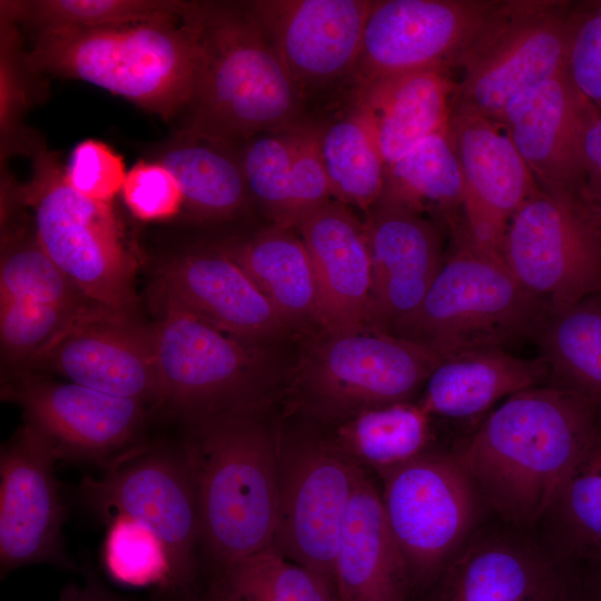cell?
Here are the masks:
<instances>
[{
	"label": "cell",
	"instance_id": "cell-1",
	"mask_svg": "<svg viewBox=\"0 0 601 601\" xmlns=\"http://www.w3.org/2000/svg\"><path fill=\"white\" fill-rule=\"evenodd\" d=\"M599 420L582 395L543 384L501 402L455 453L485 508L533 533Z\"/></svg>",
	"mask_w": 601,
	"mask_h": 601
},
{
	"label": "cell",
	"instance_id": "cell-2",
	"mask_svg": "<svg viewBox=\"0 0 601 601\" xmlns=\"http://www.w3.org/2000/svg\"><path fill=\"white\" fill-rule=\"evenodd\" d=\"M204 7L185 19L118 28H38L24 60L33 71L91 83L170 120L196 93Z\"/></svg>",
	"mask_w": 601,
	"mask_h": 601
},
{
	"label": "cell",
	"instance_id": "cell-3",
	"mask_svg": "<svg viewBox=\"0 0 601 601\" xmlns=\"http://www.w3.org/2000/svg\"><path fill=\"white\" fill-rule=\"evenodd\" d=\"M270 404L227 411L193 426L188 449L199 546L223 568L270 546L278 513V425Z\"/></svg>",
	"mask_w": 601,
	"mask_h": 601
},
{
	"label": "cell",
	"instance_id": "cell-4",
	"mask_svg": "<svg viewBox=\"0 0 601 601\" xmlns=\"http://www.w3.org/2000/svg\"><path fill=\"white\" fill-rule=\"evenodd\" d=\"M190 134L229 145L295 122L302 92L246 4L205 3Z\"/></svg>",
	"mask_w": 601,
	"mask_h": 601
},
{
	"label": "cell",
	"instance_id": "cell-5",
	"mask_svg": "<svg viewBox=\"0 0 601 601\" xmlns=\"http://www.w3.org/2000/svg\"><path fill=\"white\" fill-rule=\"evenodd\" d=\"M418 306L391 334L418 343L441 358L503 348L534 336L545 307L512 275L502 257L476 246L463 225Z\"/></svg>",
	"mask_w": 601,
	"mask_h": 601
},
{
	"label": "cell",
	"instance_id": "cell-6",
	"mask_svg": "<svg viewBox=\"0 0 601 601\" xmlns=\"http://www.w3.org/2000/svg\"><path fill=\"white\" fill-rule=\"evenodd\" d=\"M31 147L30 177L17 196L33 210L40 246L91 303L130 317L137 263L111 205L79 194L55 152Z\"/></svg>",
	"mask_w": 601,
	"mask_h": 601
},
{
	"label": "cell",
	"instance_id": "cell-7",
	"mask_svg": "<svg viewBox=\"0 0 601 601\" xmlns=\"http://www.w3.org/2000/svg\"><path fill=\"white\" fill-rule=\"evenodd\" d=\"M150 327L159 406L191 425L217 414L270 404L273 378L254 344L215 327L161 294Z\"/></svg>",
	"mask_w": 601,
	"mask_h": 601
},
{
	"label": "cell",
	"instance_id": "cell-8",
	"mask_svg": "<svg viewBox=\"0 0 601 601\" xmlns=\"http://www.w3.org/2000/svg\"><path fill=\"white\" fill-rule=\"evenodd\" d=\"M383 509L413 595L427 592L487 510L455 451H427L380 475Z\"/></svg>",
	"mask_w": 601,
	"mask_h": 601
},
{
	"label": "cell",
	"instance_id": "cell-9",
	"mask_svg": "<svg viewBox=\"0 0 601 601\" xmlns=\"http://www.w3.org/2000/svg\"><path fill=\"white\" fill-rule=\"evenodd\" d=\"M366 475L333 434L314 425H278V513L270 546L334 585L344 518Z\"/></svg>",
	"mask_w": 601,
	"mask_h": 601
},
{
	"label": "cell",
	"instance_id": "cell-10",
	"mask_svg": "<svg viewBox=\"0 0 601 601\" xmlns=\"http://www.w3.org/2000/svg\"><path fill=\"white\" fill-rule=\"evenodd\" d=\"M572 1L497 0L461 57L454 106L494 121L519 95L564 71Z\"/></svg>",
	"mask_w": 601,
	"mask_h": 601
},
{
	"label": "cell",
	"instance_id": "cell-11",
	"mask_svg": "<svg viewBox=\"0 0 601 601\" xmlns=\"http://www.w3.org/2000/svg\"><path fill=\"white\" fill-rule=\"evenodd\" d=\"M501 256L545 311L601 293V207L585 190L530 197L511 219Z\"/></svg>",
	"mask_w": 601,
	"mask_h": 601
},
{
	"label": "cell",
	"instance_id": "cell-12",
	"mask_svg": "<svg viewBox=\"0 0 601 601\" xmlns=\"http://www.w3.org/2000/svg\"><path fill=\"white\" fill-rule=\"evenodd\" d=\"M441 359L382 331L325 333L302 368L296 402L314 420L338 424L367 408L412 402Z\"/></svg>",
	"mask_w": 601,
	"mask_h": 601
},
{
	"label": "cell",
	"instance_id": "cell-13",
	"mask_svg": "<svg viewBox=\"0 0 601 601\" xmlns=\"http://www.w3.org/2000/svg\"><path fill=\"white\" fill-rule=\"evenodd\" d=\"M79 495L105 523L116 516H128L158 536L171 563L169 589L194 585L199 520L186 443H146L105 470L101 476L85 475Z\"/></svg>",
	"mask_w": 601,
	"mask_h": 601
},
{
	"label": "cell",
	"instance_id": "cell-14",
	"mask_svg": "<svg viewBox=\"0 0 601 601\" xmlns=\"http://www.w3.org/2000/svg\"><path fill=\"white\" fill-rule=\"evenodd\" d=\"M24 424L58 461L91 464L104 471L145 445L148 405L69 381L20 373L2 386Z\"/></svg>",
	"mask_w": 601,
	"mask_h": 601
},
{
	"label": "cell",
	"instance_id": "cell-15",
	"mask_svg": "<svg viewBox=\"0 0 601 601\" xmlns=\"http://www.w3.org/2000/svg\"><path fill=\"white\" fill-rule=\"evenodd\" d=\"M496 3V0L373 1L352 73L358 86L422 70L454 73Z\"/></svg>",
	"mask_w": 601,
	"mask_h": 601
},
{
	"label": "cell",
	"instance_id": "cell-16",
	"mask_svg": "<svg viewBox=\"0 0 601 601\" xmlns=\"http://www.w3.org/2000/svg\"><path fill=\"white\" fill-rule=\"evenodd\" d=\"M427 595V601H579V579L535 534L500 521L481 525Z\"/></svg>",
	"mask_w": 601,
	"mask_h": 601
},
{
	"label": "cell",
	"instance_id": "cell-17",
	"mask_svg": "<svg viewBox=\"0 0 601 601\" xmlns=\"http://www.w3.org/2000/svg\"><path fill=\"white\" fill-rule=\"evenodd\" d=\"M57 460L23 424L0 450V577L30 564L69 570Z\"/></svg>",
	"mask_w": 601,
	"mask_h": 601
},
{
	"label": "cell",
	"instance_id": "cell-18",
	"mask_svg": "<svg viewBox=\"0 0 601 601\" xmlns=\"http://www.w3.org/2000/svg\"><path fill=\"white\" fill-rule=\"evenodd\" d=\"M449 128L462 173L464 230L501 256L511 219L541 188L500 122L453 107Z\"/></svg>",
	"mask_w": 601,
	"mask_h": 601
},
{
	"label": "cell",
	"instance_id": "cell-19",
	"mask_svg": "<svg viewBox=\"0 0 601 601\" xmlns=\"http://www.w3.org/2000/svg\"><path fill=\"white\" fill-rule=\"evenodd\" d=\"M30 363L66 381L159 406L150 327L98 309L58 335Z\"/></svg>",
	"mask_w": 601,
	"mask_h": 601
},
{
	"label": "cell",
	"instance_id": "cell-20",
	"mask_svg": "<svg viewBox=\"0 0 601 601\" xmlns=\"http://www.w3.org/2000/svg\"><path fill=\"white\" fill-rule=\"evenodd\" d=\"M368 0H262L246 7L264 29L302 93L352 73Z\"/></svg>",
	"mask_w": 601,
	"mask_h": 601
},
{
	"label": "cell",
	"instance_id": "cell-21",
	"mask_svg": "<svg viewBox=\"0 0 601 601\" xmlns=\"http://www.w3.org/2000/svg\"><path fill=\"white\" fill-rule=\"evenodd\" d=\"M372 265L366 328L391 333L422 302L444 260L440 221L376 203L363 221Z\"/></svg>",
	"mask_w": 601,
	"mask_h": 601
},
{
	"label": "cell",
	"instance_id": "cell-22",
	"mask_svg": "<svg viewBox=\"0 0 601 601\" xmlns=\"http://www.w3.org/2000/svg\"><path fill=\"white\" fill-rule=\"evenodd\" d=\"M591 105L560 72L528 89L499 122L544 191L585 190L582 139Z\"/></svg>",
	"mask_w": 601,
	"mask_h": 601
},
{
	"label": "cell",
	"instance_id": "cell-23",
	"mask_svg": "<svg viewBox=\"0 0 601 601\" xmlns=\"http://www.w3.org/2000/svg\"><path fill=\"white\" fill-rule=\"evenodd\" d=\"M156 275L161 294L250 344L289 327L242 267L214 246L165 258Z\"/></svg>",
	"mask_w": 601,
	"mask_h": 601
},
{
	"label": "cell",
	"instance_id": "cell-24",
	"mask_svg": "<svg viewBox=\"0 0 601 601\" xmlns=\"http://www.w3.org/2000/svg\"><path fill=\"white\" fill-rule=\"evenodd\" d=\"M297 228L312 260L325 333L365 329L372 265L363 221L346 205L332 200Z\"/></svg>",
	"mask_w": 601,
	"mask_h": 601
},
{
	"label": "cell",
	"instance_id": "cell-25",
	"mask_svg": "<svg viewBox=\"0 0 601 601\" xmlns=\"http://www.w3.org/2000/svg\"><path fill=\"white\" fill-rule=\"evenodd\" d=\"M338 601H411L412 587L381 492L366 475L345 514L334 561Z\"/></svg>",
	"mask_w": 601,
	"mask_h": 601
},
{
	"label": "cell",
	"instance_id": "cell-26",
	"mask_svg": "<svg viewBox=\"0 0 601 601\" xmlns=\"http://www.w3.org/2000/svg\"><path fill=\"white\" fill-rule=\"evenodd\" d=\"M446 70H422L357 87L354 108L370 126L387 165L427 137L449 128L456 79Z\"/></svg>",
	"mask_w": 601,
	"mask_h": 601
},
{
	"label": "cell",
	"instance_id": "cell-27",
	"mask_svg": "<svg viewBox=\"0 0 601 601\" xmlns=\"http://www.w3.org/2000/svg\"><path fill=\"white\" fill-rule=\"evenodd\" d=\"M541 356L522 358L503 348H481L442 358L418 404L431 415L474 418L521 391L548 383Z\"/></svg>",
	"mask_w": 601,
	"mask_h": 601
},
{
	"label": "cell",
	"instance_id": "cell-28",
	"mask_svg": "<svg viewBox=\"0 0 601 601\" xmlns=\"http://www.w3.org/2000/svg\"><path fill=\"white\" fill-rule=\"evenodd\" d=\"M214 247L242 267L288 326H321L312 260L292 228L273 225L250 237Z\"/></svg>",
	"mask_w": 601,
	"mask_h": 601
},
{
	"label": "cell",
	"instance_id": "cell-29",
	"mask_svg": "<svg viewBox=\"0 0 601 601\" xmlns=\"http://www.w3.org/2000/svg\"><path fill=\"white\" fill-rule=\"evenodd\" d=\"M533 534L575 571L601 561V413Z\"/></svg>",
	"mask_w": 601,
	"mask_h": 601
},
{
	"label": "cell",
	"instance_id": "cell-30",
	"mask_svg": "<svg viewBox=\"0 0 601 601\" xmlns=\"http://www.w3.org/2000/svg\"><path fill=\"white\" fill-rule=\"evenodd\" d=\"M462 198V173L447 128L386 166L377 203L430 215L449 231L463 223Z\"/></svg>",
	"mask_w": 601,
	"mask_h": 601
},
{
	"label": "cell",
	"instance_id": "cell-31",
	"mask_svg": "<svg viewBox=\"0 0 601 601\" xmlns=\"http://www.w3.org/2000/svg\"><path fill=\"white\" fill-rule=\"evenodd\" d=\"M227 147L183 130L157 154V161L176 178L184 207L194 218L228 219L250 198L239 156Z\"/></svg>",
	"mask_w": 601,
	"mask_h": 601
},
{
	"label": "cell",
	"instance_id": "cell-32",
	"mask_svg": "<svg viewBox=\"0 0 601 601\" xmlns=\"http://www.w3.org/2000/svg\"><path fill=\"white\" fill-rule=\"evenodd\" d=\"M548 383L578 393L601 413V293L545 312L534 335Z\"/></svg>",
	"mask_w": 601,
	"mask_h": 601
},
{
	"label": "cell",
	"instance_id": "cell-33",
	"mask_svg": "<svg viewBox=\"0 0 601 601\" xmlns=\"http://www.w3.org/2000/svg\"><path fill=\"white\" fill-rule=\"evenodd\" d=\"M431 415L413 402L364 410L336 424L337 444L380 475L430 451Z\"/></svg>",
	"mask_w": 601,
	"mask_h": 601
},
{
	"label": "cell",
	"instance_id": "cell-34",
	"mask_svg": "<svg viewBox=\"0 0 601 601\" xmlns=\"http://www.w3.org/2000/svg\"><path fill=\"white\" fill-rule=\"evenodd\" d=\"M319 150L334 200L368 211L382 195L385 161L354 107L319 129Z\"/></svg>",
	"mask_w": 601,
	"mask_h": 601
},
{
	"label": "cell",
	"instance_id": "cell-35",
	"mask_svg": "<svg viewBox=\"0 0 601 601\" xmlns=\"http://www.w3.org/2000/svg\"><path fill=\"white\" fill-rule=\"evenodd\" d=\"M208 590L219 601H338L333 584L272 546L216 569Z\"/></svg>",
	"mask_w": 601,
	"mask_h": 601
},
{
	"label": "cell",
	"instance_id": "cell-36",
	"mask_svg": "<svg viewBox=\"0 0 601 601\" xmlns=\"http://www.w3.org/2000/svg\"><path fill=\"white\" fill-rule=\"evenodd\" d=\"M203 2L176 0H37L4 2L10 20H27L37 28H118L155 20L185 19Z\"/></svg>",
	"mask_w": 601,
	"mask_h": 601
},
{
	"label": "cell",
	"instance_id": "cell-37",
	"mask_svg": "<svg viewBox=\"0 0 601 601\" xmlns=\"http://www.w3.org/2000/svg\"><path fill=\"white\" fill-rule=\"evenodd\" d=\"M296 124L250 138L239 155L249 196L273 225L286 228L298 226L294 175Z\"/></svg>",
	"mask_w": 601,
	"mask_h": 601
},
{
	"label": "cell",
	"instance_id": "cell-38",
	"mask_svg": "<svg viewBox=\"0 0 601 601\" xmlns=\"http://www.w3.org/2000/svg\"><path fill=\"white\" fill-rule=\"evenodd\" d=\"M29 299L76 312L101 308L91 303L40 246L36 234L3 238L0 302Z\"/></svg>",
	"mask_w": 601,
	"mask_h": 601
},
{
	"label": "cell",
	"instance_id": "cell-39",
	"mask_svg": "<svg viewBox=\"0 0 601 601\" xmlns=\"http://www.w3.org/2000/svg\"><path fill=\"white\" fill-rule=\"evenodd\" d=\"M102 564L108 575L121 585L166 590L173 584L165 545L151 530L128 516L107 522Z\"/></svg>",
	"mask_w": 601,
	"mask_h": 601
},
{
	"label": "cell",
	"instance_id": "cell-40",
	"mask_svg": "<svg viewBox=\"0 0 601 601\" xmlns=\"http://www.w3.org/2000/svg\"><path fill=\"white\" fill-rule=\"evenodd\" d=\"M104 308L76 312L29 299L0 302L2 358L10 365L30 363L58 335L80 318Z\"/></svg>",
	"mask_w": 601,
	"mask_h": 601
},
{
	"label": "cell",
	"instance_id": "cell-41",
	"mask_svg": "<svg viewBox=\"0 0 601 601\" xmlns=\"http://www.w3.org/2000/svg\"><path fill=\"white\" fill-rule=\"evenodd\" d=\"M564 75L601 111V1H572Z\"/></svg>",
	"mask_w": 601,
	"mask_h": 601
},
{
	"label": "cell",
	"instance_id": "cell-42",
	"mask_svg": "<svg viewBox=\"0 0 601 601\" xmlns=\"http://www.w3.org/2000/svg\"><path fill=\"white\" fill-rule=\"evenodd\" d=\"M121 195L127 208L141 221L173 219L184 207L176 178L157 160L137 161L127 171Z\"/></svg>",
	"mask_w": 601,
	"mask_h": 601
},
{
	"label": "cell",
	"instance_id": "cell-43",
	"mask_svg": "<svg viewBox=\"0 0 601 601\" xmlns=\"http://www.w3.org/2000/svg\"><path fill=\"white\" fill-rule=\"evenodd\" d=\"M65 174L79 194L110 205L121 193L127 176L122 157L98 139H86L76 145Z\"/></svg>",
	"mask_w": 601,
	"mask_h": 601
},
{
	"label": "cell",
	"instance_id": "cell-44",
	"mask_svg": "<svg viewBox=\"0 0 601 601\" xmlns=\"http://www.w3.org/2000/svg\"><path fill=\"white\" fill-rule=\"evenodd\" d=\"M582 170L588 196L601 207V111L592 105L582 139Z\"/></svg>",
	"mask_w": 601,
	"mask_h": 601
},
{
	"label": "cell",
	"instance_id": "cell-45",
	"mask_svg": "<svg viewBox=\"0 0 601 601\" xmlns=\"http://www.w3.org/2000/svg\"><path fill=\"white\" fill-rule=\"evenodd\" d=\"M58 601H129L112 592L96 579L83 583H68L59 593Z\"/></svg>",
	"mask_w": 601,
	"mask_h": 601
},
{
	"label": "cell",
	"instance_id": "cell-46",
	"mask_svg": "<svg viewBox=\"0 0 601 601\" xmlns=\"http://www.w3.org/2000/svg\"><path fill=\"white\" fill-rule=\"evenodd\" d=\"M579 601H601V561L578 571Z\"/></svg>",
	"mask_w": 601,
	"mask_h": 601
},
{
	"label": "cell",
	"instance_id": "cell-47",
	"mask_svg": "<svg viewBox=\"0 0 601 601\" xmlns=\"http://www.w3.org/2000/svg\"><path fill=\"white\" fill-rule=\"evenodd\" d=\"M193 588L158 590L150 601H219L209 590L204 595H197Z\"/></svg>",
	"mask_w": 601,
	"mask_h": 601
}]
</instances>
